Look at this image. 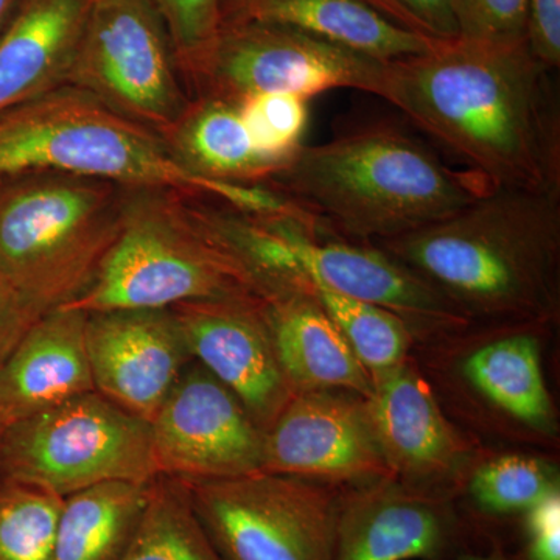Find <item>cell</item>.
I'll return each mask as SVG.
<instances>
[{
	"label": "cell",
	"instance_id": "cell-1",
	"mask_svg": "<svg viewBox=\"0 0 560 560\" xmlns=\"http://www.w3.org/2000/svg\"><path fill=\"white\" fill-rule=\"evenodd\" d=\"M383 101L488 189L560 190L555 70L528 40H440L389 62Z\"/></svg>",
	"mask_w": 560,
	"mask_h": 560
},
{
	"label": "cell",
	"instance_id": "cell-2",
	"mask_svg": "<svg viewBox=\"0 0 560 560\" xmlns=\"http://www.w3.org/2000/svg\"><path fill=\"white\" fill-rule=\"evenodd\" d=\"M474 320H555L560 190L489 189L447 219L377 243Z\"/></svg>",
	"mask_w": 560,
	"mask_h": 560
},
{
	"label": "cell",
	"instance_id": "cell-3",
	"mask_svg": "<svg viewBox=\"0 0 560 560\" xmlns=\"http://www.w3.org/2000/svg\"><path fill=\"white\" fill-rule=\"evenodd\" d=\"M261 186L289 198L331 234L371 245L447 219L489 190L422 140L386 125L302 145Z\"/></svg>",
	"mask_w": 560,
	"mask_h": 560
},
{
	"label": "cell",
	"instance_id": "cell-4",
	"mask_svg": "<svg viewBox=\"0 0 560 560\" xmlns=\"http://www.w3.org/2000/svg\"><path fill=\"white\" fill-rule=\"evenodd\" d=\"M33 171L208 197L235 208L248 198L245 184L191 175L160 135L68 84L0 113V178Z\"/></svg>",
	"mask_w": 560,
	"mask_h": 560
},
{
	"label": "cell",
	"instance_id": "cell-5",
	"mask_svg": "<svg viewBox=\"0 0 560 560\" xmlns=\"http://www.w3.org/2000/svg\"><path fill=\"white\" fill-rule=\"evenodd\" d=\"M128 189L50 171L0 178V275L40 313L79 300L119 237Z\"/></svg>",
	"mask_w": 560,
	"mask_h": 560
},
{
	"label": "cell",
	"instance_id": "cell-6",
	"mask_svg": "<svg viewBox=\"0 0 560 560\" xmlns=\"http://www.w3.org/2000/svg\"><path fill=\"white\" fill-rule=\"evenodd\" d=\"M210 300L271 301L243 261L190 215L183 194L128 189L119 237L91 285L66 307L164 311Z\"/></svg>",
	"mask_w": 560,
	"mask_h": 560
},
{
	"label": "cell",
	"instance_id": "cell-7",
	"mask_svg": "<svg viewBox=\"0 0 560 560\" xmlns=\"http://www.w3.org/2000/svg\"><path fill=\"white\" fill-rule=\"evenodd\" d=\"M158 477L149 420L97 390L10 423L0 442V481L62 499L102 482Z\"/></svg>",
	"mask_w": 560,
	"mask_h": 560
},
{
	"label": "cell",
	"instance_id": "cell-8",
	"mask_svg": "<svg viewBox=\"0 0 560 560\" xmlns=\"http://www.w3.org/2000/svg\"><path fill=\"white\" fill-rule=\"evenodd\" d=\"M389 62L285 25L237 22L179 70L190 98L241 103L257 94L355 90L385 95Z\"/></svg>",
	"mask_w": 560,
	"mask_h": 560
},
{
	"label": "cell",
	"instance_id": "cell-9",
	"mask_svg": "<svg viewBox=\"0 0 560 560\" xmlns=\"http://www.w3.org/2000/svg\"><path fill=\"white\" fill-rule=\"evenodd\" d=\"M223 560H334L341 490L254 471L180 481Z\"/></svg>",
	"mask_w": 560,
	"mask_h": 560
},
{
	"label": "cell",
	"instance_id": "cell-10",
	"mask_svg": "<svg viewBox=\"0 0 560 560\" xmlns=\"http://www.w3.org/2000/svg\"><path fill=\"white\" fill-rule=\"evenodd\" d=\"M271 268L283 289L335 291L399 315L418 338L452 337L470 320L378 246L338 237L311 213L272 215Z\"/></svg>",
	"mask_w": 560,
	"mask_h": 560
},
{
	"label": "cell",
	"instance_id": "cell-11",
	"mask_svg": "<svg viewBox=\"0 0 560 560\" xmlns=\"http://www.w3.org/2000/svg\"><path fill=\"white\" fill-rule=\"evenodd\" d=\"M66 84L156 135L190 102L171 36L150 0H91Z\"/></svg>",
	"mask_w": 560,
	"mask_h": 560
},
{
	"label": "cell",
	"instance_id": "cell-12",
	"mask_svg": "<svg viewBox=\"0 0 560 560\" xmlns=\"http://www.w3.org/2000/svg\"><path fill=\"white\" fill-rule=\"evenodd\" d=\"M160 477L212 481L261 470L264 430L241 400L200 364L180 372L150 420Z\"/></svg>",
	"mask_w": 560,
	"mask_h": 560
},
{
	"label": "cell",
	"instance_id": "cell-13",
	"mask_svg": "<svg viewBox=\"0 0 560 560\" xmlns=\"http://www.w3.org/2000/svg\"><path fill=\"white\" fill-rule=\"evenodd\" d=\"M366 400L340 389L294 394L264 431L261 470L337 489L394 480Z\"/></svg>",
	"mask_w": 560,
	"mask_h": 560
},
{
	"label": "cell",
	"instance_id": "cell-14",
	"mask_svg": "<svg viewBox=\"0 0 560 560\" xmlns=\"http://www.w3.org/2000/svg\"><path fill=\"white\" fill-rule=\"evenodd\" d=\"M267 304L210 300L171 308L191 361L223 383L264 431L294 396L272 342Z\"/></svg>",
	"mask_w": 560,
	"mask_h": 560
},
{
	"label": "cell",
	"instance_id": "cell-15",
	"mask_svg": "<svg viewBox=\"0 0 560 560\" xmlns=\"http://www.w3.org/2000/svg\"><path fill=\"white\" fill-rule=\"evenodd\" d=\"M86 352L95 390L149 422L191 361L171 308L88 313Z\"/></svg>",
	"mask_w": 560,
	"mask_h": 560
},
{
	"label": "cell",
	"instance_id": "cell-16",
	"mask_svg": "<svg viewBox=\"0 0 560 560\" xmlns=\"http://www.w3.org/2000/svg\"><path fill=\"white\" fill-rule=\"evenodd\" d=\"M464 539L447 499L383 480L341 492L334 560H452Z\"/></svg>",
	"mask_w": 560,
	"mask_h": 560
},
{
	"label": "cell",
	"instance_id": "cell-17",
	"mask_svg": "<svg viewBox=\"0 0 560 560\" xmlns=\"http://www.w3.org/2000/svg\"><path fill=\"white\" fill-rule=\"evenodd\" d=\"M372 383L368 410L394 480L442 497L438 488L455 480L469 458V445L445 418L429 383L407 361Z\"/></svg>",
	"mask_w": 560,
	"mask_h": 560
},
{
	"label": "cell",
	"instance_id": "cell-18",
	"mask_svg": "<svg viewBox=\"0 0 560 560\" xmlns=\"http://www.w3.org/2000/svg\"><path fill=\"white\" fill-rule=\"evenodd\" d=\"M88 313H44L0 372V412L10 423L95 390L86 352Z\"/></svg>",
	"mask_w": 560,
	"mask_h": 560
},
{
	"label": "cell",
	"instance_id": "cell-19",
	"mask_svg": "<svg viewBox=\"0 0 560 560\" xmlns=\"http://www.w3.org/2000/svg\"><path fill=\"white\" fill-rule=\"evenodd\" d=\"M91 0H21L0 36V113L66 86Z\"/></svg>",
	"mask_w": 560,
	"mask_h": 560
},
{
	"label": "cell",
	"instance_id": "cell-20",
	"mask_svg": "<svg viewBox=\"0 0 560 560\" xmlns=\"http://www.w3.org/2000/svg\"><path fill=\"white\" fill-rule=\"evenodd\" d=\"M285 25L383 62L415 57L440 40L394 24L363 0H220V25Z\"/></svg>",
	"mask_w": 560,
	"mask_h": 560
},
{
	"label": "cell",
	"instance_id": "cell-21",
	"mask_svg": "<svg viewBox=\"0 0 560 560\" xmlns=\"http://www.w3.org/2000/svg\"><path fill=\"white\" fill-rule=\"evenodd\" d=\"M267 319L280 366L294 394L340 389L370 399L374 386L370 372L312 294L268 302Z\"/></svg>",
	"mask_w": 560,
	"mask_h": 560
},
{
	"label": "cell",
	"instance_id": "cell-22",
	"mask_svg": "<svg viewBox=\"0 0 560 560\" xmlns=\"http://www.w3.org/2000/svg\"><path fill=\"white\" fill-rule=\"evenodd\" d=\"M160 138L180 167L206 180L261 186L283 167L254 149L237 103L190 98Z\"/></svg>",
	"mask_w": 560,
	"mask_h": 560
},
{
	"label": "cell",
	"instance_id": "cell-23",
	"mask_svg": "<svg viewBox=\"0 0 560 560\" xmlns=\"http://www.w3.org/2000/svg\"><path fill=\"white\" fill-rule=\"evenodd\" d=\"M552 320L504 323L464 360L463 375L490 405L530 429L550 430L552 404L536 330Z\"/></svg>",
	"mask_w": 560,
	"mask_h": 560
},
{
	"label": "cell",
	"instance_id": "cell-24",
	"mask_svg": "<svg viewBox=\"0 0 560 560\" xmlns=\"http://www.w3.org/2000/svg\"><path fill=\"white\" fill-rule=\"evenodd\" d=\"M153 482L109 481L65 497L51 560H120Z\"/></svg>",
	"mask_w": 560,
	"mask_h": 560
},
{
	"label": "cell",
	"instance_id": "cell-25",
	"mask_svg": "<svg viewBox=\"0 0 560 560\" xmlns=\"http://www.w3.org/2000/svg\"><path fill=\"white\" fill-rule=\"evenodd\" d=\"M120 560H223L191 506L186 486L158 477L135 539Z\"/></svg>",
	"mask_w": 560,
	"mask_h": 560
},
{
	"label": "cell",
	"instance_id": "cell-26",
	"mask_svg": "<svg viewBox=\"0 0 560 560\" xmlns=\"http://www.w3.org/2000/svg\"><path fill=\"white\" fill-rule=\"evenodd\" d=\"M308 294L337 324L372 378L407 361L416 337L399 315L323 287H311Z\"/></svg>",
	"mask_w": 560,
	"mask_h": 560
},
{
	"label": "cell",
	"instance_id": "cell-27",
	"mask_svg": "<svg viewBox=\"0 0 560 560\" xmlns=\"http://www.w3.org/2000/svg\"><path fill=\"white\" fill-rule=\"evenodd\" d=\"M62 497L0 481V560H51Z\"/></svg>",
	"mask_w": 560,
	"mask_h": 560
},
{
	"label": "cell",
	"instance_id": "cell-28",
	"mask_svg": "<svg viewBox=\"0 0 560 560\" xmlns=\"http://www.w3.org/2000/svg\"><path fill=\"white\" fill-rule=\"evenodd\" d=\"M555 492H559V481L552 467L525 455L489 460L478 467L469 482L475 506L490 517L525 514Z\"/></svg>",
	"mask_w": 560,
	"mask_h": 560
},
{
	"label": "cell",
	"instance_id": "cell-29",
	"mask_svg": "<svg viewBox=\"0 0 560 560\" xmlns=\"http://www.w3.org/2000/svg\"><path fill=\"white\" fill-rule=\"evenodd\" d=\"M243 124L261 156L285 165L301 150L308 124V98L298 94H257L238 103Z\"/></svg>",
	"mask_w": 560,
	"mask_h": 560
},
{
	"label": "cell",
	"instance_id": "cell-30",
	"mask_svg": "<svg viewBox=\"0 0 560 560\" xmlns=\"http://www.w3.org/2000/svg\"><path fill=\"white\" fill-rule=\"evenodd\" d=\"M160 13L178 69L189 65L212 40L220 27V0H150Z\"/></svg>",
	"mask_w": 560,
	"mask_h": 560
},
{
	"label": "cell",
	"instance_id": "cell-31",
	"mask_svg": "<svg viewBox=\"0 0 560 560\" xmlns=\"http://www.w3.org/2000/svg\"><path fill=\"white\" fill-rule=\"evenodd\" d=\"M458 38L526 39L528 0H453Z\"/></svg>",
	"mask_w": 560,
	"mask_h": 560
},
{
	"label": "cell",
	"instance_id": "cell-32",
	"mask_svg": "<svg viewBox=\"0 0 560 560\" xmlns=\"http://www.w3.org/2000/svg\"><path fill=\"white\" fill-rule=\"evenodd\" d=\"M386 20L434 40L458 38L453 0H363Z\"/></svg>",
	"mask_w": 560,
	"mask_h": 560
},
{
	"label": "cell",
	"instance_id": "cell-33",
	"mask_svg": "<svg viewBox=\"0 0 560 560\" xmlns=\"http://www.w3.org/2000/svg\"><path fill=\"white\" fill-rule=\"evenodd\" d=\"M43 315L5 276L0 275V372L24 335Z\"/></svg>",
	"mask_w": 560,
	"mask_h": 560
},
{
	"label": "cell",
	"instance_id": "cell-34",
	"mask_svg": "<svg viewBox=\"0 0 560 560\" xmlns=\"http://www.w3.org/2000/svg\"><path fill=\"white\" fill-rule=\"evenodd\" d=\"M525 560H560V493L545 497L525 512Z\"/></svg>",
	"mask_w": 560,
	"mask_h": 560
},
{
	"label": "cell",
	"instance_id": "cell-35",
	"mask_svg": "<svg viewBox=\"0 0 560 560\" xmlns=\"http://www.w3.org/2000/svg\"><path fill=\"white\" fill-rule=\"evenodd\" d=\"M526 40L534 57L558 72L560 66V0H528Z\"/></svg>",
	"mask_w": 560,
	"mask_h": 560
},
{
	"label": "cell",
	"instance_id": "cell-36",
	"mask_svg": "<svg viewBox=\"0 0 560 560\" xmlns=\"http://www.w3.org/2000/svg\"><path fill=\"white\" fill-rule=\"evenodd\" d=\"M21 0H0V36L7 31Z\"/></svg>",
	"mask_w": 560,
	"mask_h": 560
},
{
	"label": "cell",
	"instance_id": "cell-37",
	"mask_svg": "<svg viewBox=\"0 0 560 560\" xmlns=\"http://www.w3.org/2000/svg\"><path fill=\"white\" fill-rule=\"evenodd\" d=\"M452 560H515L506 552L500 550H493L489 552H469V555L458 556V558Z\"/></svg>",
	"mask_w": 560,
	"mask_h": 560
},
{
	"label": "cell",
	"instance_id": "cell-38",
	"mask_svg": "<svg viewBox=\"0 0 560 560\" xmlns=\"http://www.w3.org/2000/svg\"><path fill=\"white\" fill-rule=\"evenodd\" d=\"M10 425L9 420L3 418L2 412H0V442H2L3 433H5L7 427Z\"/></svg>",
	"mask_w": 560,
	"mask_h": 560
}]
</instances>
